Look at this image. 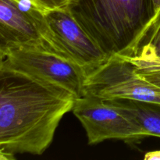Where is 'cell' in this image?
Returning a JSON list of instances; mask_svg holds the SVG:
<instances>
[{
    "instance_id": "obj_1",
    "label": "cell",
    "mask_w": 160,
    "mask_h": 160,
    "mask_svg": "<svg viewBox=\"0 0 160 160\" xmlns=\"http://www.w3.org/2000/svg\"><path fill=\"white\" fill-rule=\"evenodd\" d=\"M76 98L60 86L0 64V149L42 155Z\"/></svg>"
},
{
    "instance_id": "obj_2",
    "label": "cell",
    "mask_w": 160,
    "mask_h": 160,
    "mask_svg": "<svg viewBox=\"0 0 160 160\" xmlns=\"http://www.w3.org/2000/svg\"><path fill=\"white\" fill-rule=\"evenodd\" d=\"M67 9L109 57L126 52L156 13L152 0H70Z\"/></svg>"
},
{
    "instance_id": "obj_3",
    "label": "cell",
    "mask_w": 160,
    "mask_h": 160,
    "mask_svg": "<svg viewBox=\"0 0 160 160\" xmlns=\"http://www.w3.org/2000/svg\"><path fill=\"white\" fill-rule=\"evenodd\" d=\"M0 64L60 86L73 93L76 98L85 95V72L48 48L44 42L12 46L0 60Z\"/></svg>"
},
{
    "instance_id": "obj_4",
    "label": "cell",
    "mask_w": 160,
    "mask_h": 160,
    "mask_svg": "<svg viewBox=\"0 0 160 160\" xmlns=\"http://www.w3.org/2000/svg\"><path fill=\"white\" fill-rule=\"evenodd\" d=\"M35 26L48 48L81 67L86 75L109 58L67 9L45 12Z\"/></svg>"
},
{
    "instance_id": "obj_5",
    "label": "cell",
    "mask_w": 160,
    "mask_h": 160,
    "mask_svg": "<svg viewBox=\"0 0 160 160\" xmlns=\"http://www.w3.org/2000/svg\"><path fill=\"white\" fill-rule=\"evenodd\" d=\"M86 95L104 100L131 99L160 103V88L141 77L134 64L117 55L110 56L87 74Z\"/></svg>"
},
{
    "instance_id": "obj_6",
    "label": "cell",
    "mask_w": 160,
    "mask_h": 160,
    "mask_svg": "<svg viewBox=\"0 0 160 160\" xmlns=\"http://www.w3.org/2000/svg\"><path fill=\"white\" fill-rule=\"evenodd\" d=\"M72 111L84 127L89 145L109 139L131 144L148 137L132 117L102 98L89 95L77 98Z\"/></svg>"
},
{
    "instance_id": "obj_7",
    "label": "cell",
    "mask_w": 160,
    "mask_h": 160,
    "mask_svg": "<svg viewBox=\"0 0 160 160\" xmlns=\"http://www.w3.org/2000/svg\"><path fill=\"white\" fill-rule=\"evenodd\" d=\"M42 42L35 25L13 0H0V60L12 46Z\"/></svg>"
},
{
    "instance_id": "obj_8",
    "label": "cell",
    "mask_w": 160,
    "mask_h": 160,
    "mask_svg": "<svg viewBox=\"0 0 160 160\" xmlns=\"http://www.w3.org/2000/svg\"><path fill=\"white\" fill-rule=\"evenodd\" d=\"M106 101L132 117L148 137L160 138V103L131 99Z\"/></svg>"
},
{
    "instance_id": "obj_9",
    "label": "cell",
    "mask_w": 160,
    "mask_h": 160,
    "mask_svg": "<svg viewBox=\"0 0 160 160\" xmlns=\"http://www.w3.org/2000/svg\"><path fill=\"white\" fill-rule=\"evenodd\" d=\"M119 56H138L160 62V8L126 52Z\"/></svg>"
},
{
    "instance_id": "obj_10",
    "label": "cell",
    "mask_w": 160,
    "mask_h": 160,
    "mask_svg": "<svg viewBox=\"0 0 160 160\" xmlns=\"http://www.w3.org/2000/svg\"><path fill=\"white\" fill-rule=\"evenodd\" d=\"M119 56V55H117ZM134 64L137 73L147 81L160 88V62L138 56H119Z\"/></svg>"
},
{
    "instance_id": "obj_11",
    "label": "cell",
    "mask_w": 160,
    "mask_h": 160,
    "mask_svg": "<svg viewBox=\"0 0 160 160\" xmlns=\"http://www.w3.org/2000/svg\"><path fill=\"white\" fill-rule=\"evenodd\" d=\"M41 11L45 13L56 9H67L70 0H31Z\"/></svg>"
},
{
    "instance_id": "obj_12",
    "label": "cell",
    "mask_w": 160,
    "mask_h": 160,
    "mask_svg": "<svg viewBox=\"0 0 160 160\" xmlns=\"http://www.w3.org/2000/svg\"><path fill=\"white\" fill-rule=\"evenodd\" d=\"M144 159L145 160L160 159V151H154L147 152L146 154H145Z\"/></svg>"
},
{
    "instance_id": "obj_13",
    "label": "cell",
    "mask_w": 160,
    "mask_h": 160,
    "mask_svg": "<svg viewBox=\"0 0 160 160\" xmlns=\"http://www.w3.org/2000/svg\"><path fill=\"white\" fill-rule=\"evenodd\" d=\"M153 4H154L155 11H157L160 8V0H152Z\"/></svg>"
}]
</instances>
